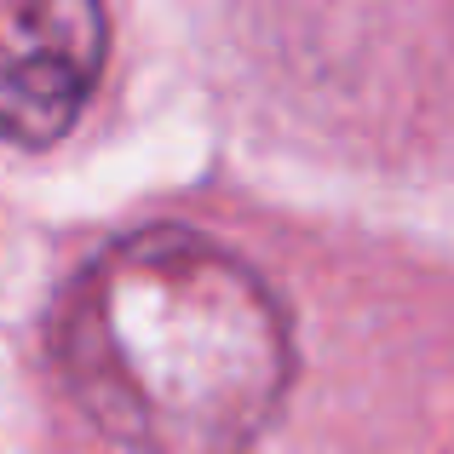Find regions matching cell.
Here are the masks:
<instances>
[{"mask_svg":"<svg viewBox=\"0 0 454 454\" xmlns=\"http://www.w3.org/2000/svg\"><path fill=\"white\" fill-rule=\"evenodd\" d=\"M75 409L133 454H247L294 380V328L247 259L184 224L98 247L52 317Z\"/></svg>","mask_w":454,"mask_h":454,"instance_id":"obj_1","label":"cell"},{"mask_svg":"<svg viewBox=\"0 0 454 454\" xmlns=\"http://www.w3.org/2000/svg\"><path fill=\"white\" fill-rule=\"evenodd\" d=\"M110 52V18L87 0H0V138L52 145L75 127Z\"/></svg>","mask_w":454,"mask_h":454,"instance_id":"obj_2","label":"cell"}]
</instances>
